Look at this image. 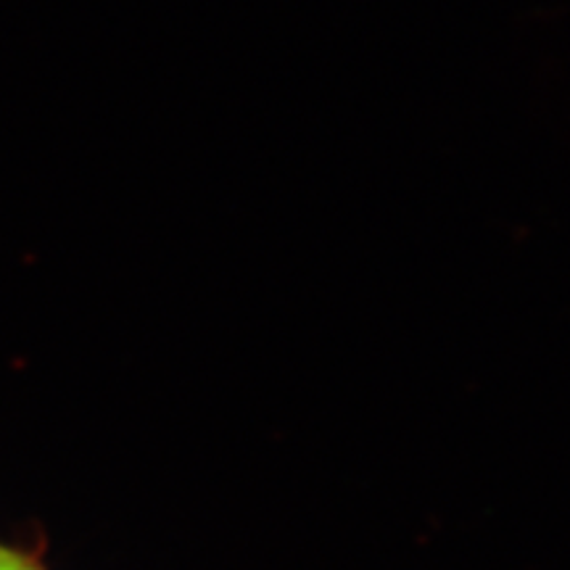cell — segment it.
Listing matches in <instances>:
<instances>
[{
    "label": "cell",
    "instance_id": "cell-1",
    "mask_svg": "<svg viewBox=\"0 0 570 570\" xmlns=\"http://www.w3.org/2000/svg\"><path fill=\"white\" fill-rule=\"evenodd\" d=\"M0 570H38V568L27 566V562H24V560H19L17 554H11V552H6V550H0Z\"/></svg>",
    "mask_w": 570,
    "mask_h": 570
}]
</instances>
